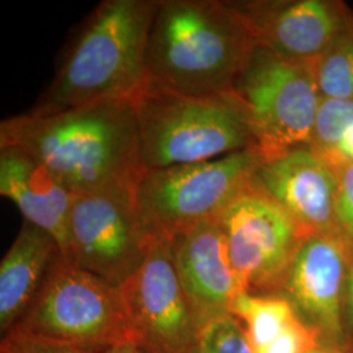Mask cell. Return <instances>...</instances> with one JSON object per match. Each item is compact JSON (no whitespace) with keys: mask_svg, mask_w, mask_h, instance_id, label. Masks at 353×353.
I'll use <instances>...</instances> for the list:
<instances>
[{"mask_svg":"<svg viewBox=\"0 0 353 353\" xmlns=\"http://www.w3.org/2000/svg\"><path fill=\"white\" fill-rule=\"evenodd\" d=\"M190 353H254V350L240 321L228 314L201 330Z\"/></svg>","mask_w":353,"mask_h":353,"instance_id":"ffe728a7","label":"cell"},{"mask_svg":"<svg viewBox=\"0 0 353 353\" xmlns=\"http://www.w3.org/2000/svg\"><path fill=\"white\" fill-rule=\"evenodd\" d=\"M338 194L335 203V230L353 248V164L338 170Z\"/></svg>","mask_w":353,"mask_h":353,"instance_id":"7402d4cb","label":"cell"},{"mask_svg":"<svg viewBox=\"0 0 353 353\" xmlns=\"http://www.w3.org/2000/svg\"><path fill=\"white\" fill-rule=\"evenodd\" d=\"M230 314L240 321L254 351L274 341L297 316L283 296L250 292L241 293L232 305Z\"/></svg>","mask_w":353,"mask_h":353,"instance_id":"e0dca14e","label":"cell"},{"mask_svg":"<svg viewBox=\"0 0 353 353\" xmlns=\"http://www.w3.org/2000/svg\"><path fill=\"white\" fill-rule=\"evenodd\" d=\"M135 343L154 353H190L199 328L181 287L170 241L154 237L139 270L119 287Z\"/></svg>","mask_w":353,"mask_h":353,"instance_id":"30bf717a","label":"cell"},{"mask_svg":"<svg viewBox=\"0 0 353 353\" xmlns=\"http://www.w3.org/2000/svg\"><path fill=\"white\" fill-rule=\"evenodd\" d=\"M322 344L319 335L296 316L280 335L254 353H306Z\"/></svg>","mask_w":353,"mask_h":353,"instance_id":"44dd1931","label":"cell"},{"mask_svg":"<svg viewBox=\"0 0 353 353\" xmlns=\"http://www.w3.org/2000/svg\"><path fill=\"white\" fill-rule=\"evenodd\" d=\"M261 157L255 150L234 152L196 164L145 170L134 192L140 219L152 237L217 220L228 205L250 189Z\"/></svg>","mask_w":353,"mask_h":353,"instance_id":"8992f818","label":"cell"},{"mask_svg":"<svg viewBox=\"0 0 353 353\" xmlns=\"http://www.w3.org/2000/svg\"><path fill=\"white\" fill-rule=\"evenodd\" d=\"M217 221L245 290L279 293L294 252L309 236L256 182L230 203Z\"/></svg>","mask_w":353,"mask_h":353,"instance_id":"9c48e42d","label":"cell"},{"mask_svg":"<svg viewBox=\"0 0 353 353\" xmlns=\"http://www.w3.org/2000/svg\"><path fill=\"white\" fill-rule=\"evenodd\" d=\"M255 182L306 236L335 230L338 174L310 147L261 161Z\"/></svg>","mask_w":353,"mask_h":353,"instance_id":"5bb4252c","label":"cell"},{"mask_svg":"<svg viewBox=\"0 0 353 353\" xmlns=\"http://www.w3.org/2000/svg\"><path fill=\"white\" fill-rule=\"evenodd\" d=\"M0 353H87L75 348L57 344L17 332H10L3 336Z\"/></svg>","mask_w":353,"mask_h":353,"instance_id":"603a6c76","label":"cell"},{"mask_svg":"<svg viewBox=\"0 0 353 353\" xmlns=\"http://www.w3.org/2000/svg\"><path fill=\"white\" fill-rule=\"evenodd\" d=\"M154 8L156 0L102 1L29 112L58 113L108 100H132L147 83V46Z\"/></svg>","mask_w":353,"mask_h":353,"instance_id":"3957f363","label":"cell"},{"mask_svg":"<svg viewBox=\"0 0 353 353\" xmlns=\"http://www.w3.org/2000/svg\"><path fill=\"white\" fill-rule=\"evenodd\" d=\"M103 353H154L141 347L139 344H135V343H126V344H121V345H117L114 348H110L109 351Z\"/></svg>","mask_w":353,"mask_h":353,"instance_id":"484cf974","label":"cell"},{"mask_svg":"<svg viewBox=\"0 0 353 353\" xmlns=\"http://www.w3.org/2000/svg\"><path fill=\"white\" fill-rule=\"evenodd\" d=\"M0 145L30 153L74 194L135 186L145 172L135 108L128 99L4 119Z\"/></svg>","mask_w":353,"mask_h":353,"instance_id":"6da1fadb","label":"cell"},{"mask_svg":"<svg viewBox=\"0 0 353 353\" xmlns=\"http://www.w3.org/2000/svg\"><path fill=\"white\" fill-rule=\"evenodd\" d=\"M306 353H344L343 350L335 348V347H330V345H325V344H319L316 348L307 351Z\"/></svg>","mask_w":353,"mask_h":353,"instance_id":"4316f807","label":"cell"},{"mask_svg":"<svg viewBox=\"0 0 353 353\" xmlns=\"http://www.w3.org/2000/svg\"><path fill=\"white\" fill-rule=\"evenodd\" d=\"M252 29L256 45L283 57L316 62L353 23L336 0L230 1Z\"/></svg>","mask_w":353,"mask_h":353,"instance_id":"7c38bea8","label":"cell"},{"mask_svg":"<svg viewBox=\"0 0 353 353\" xmlns=\"http://www.w3.org/2000/svg\"><path fill=\"white\" fill-rule=\"evenodd\" d=\"M62 255L55 239L24 221L0 263V331L6 336L26 316Z\"/></svg>","mask_w":353,"mask_h":353,"instance_id":"2e32d148","label":"cell"},{"mask_svg":"<svg viewBox=\"0 0 353 353\" xmlns=\"http://www.w3.org/2000/svg\"><path fill=\"white\" fill-rule=\"evenodd\" d=\"M325 160L335 170L343 165L353 164V126L343 135L339 144Z\"/></svg>","mask_w":353,"mask_h":353,"instance_id":"cb8c5ba5","label":"cell"},{"mask_svg":"<svg viewBox=\"0 0 353 353\" xmlns=\"http://www.w3.org/2000/svg\"><path fill=\"white\" fill-rule=\"evenodd\" d=\"M313 68L321 97L353 99V23Z\"/></svg>","mask_w":353,"mask_h":353,"instance_id":"ac0fdd59","label":"cell"},{"mask_svg":"<svg viewBox=\"0 0 353 353\" xmlns=\"http://www.w3.org/2000/svg\"><path fill=\"white\" fill-rule=\"evenodd\" d=\"M352 248L336 230L306 237L294 252L279 293L322 344L344 351V288Z\"/></svg>","mask_w":353,"mask_h":353,"instance_id":"8fae6325","label":"cell"},{"mask_svg":"<svg viewBox=\"0 0 353 353\" xmlns=\"http://www.w3.org/2000/svg\"><path fill=\"white\" fill-rule=\"evenodd\" d=\"M256 48L230 1L156 0L147 81L185 96L233 92Z\"/></svg>","mask_w":353,"mask_h":353,"instance_id":"7a4b0ae2","label":"cell"},{"mask_svg":"<svg viewBox=\"0 0 353 353\" xmlns=\"http://www.w3.org/2000/svg\"><path fill=\"white\" fill-rule=\"evenodd\" d=\"M134 188L75 194L68 220L63 256L118 288L139 270L154 239L140 219Z\"/></svg>","mask_w":353,"mask_h":353,"instance_id":"ba28073f","label":"cell"},{"mask_svg":"<svg viewBox=\"0 0 353 353\" xmlns=\"http://www.w3.org/2000/svg\"><path fill=\"white\" fill-rule=\"evenodd\" d=\"M145 170L210 161L255 150L246 106L233 90L185 96L147 81L134 96Z\"/></svg>","mask_w":353,"mask_h":353,"instance_id":"277c9868","label":"cell"},{"mask_svg":"<svg viewBox=\"0 0 353 353\" xmlns=\"http://www.w3.org/2000/svg\"><path fill=\"white\" fill-rule=\"evenodd\" d=\"M234 92L246 106L262 161L309 147L322 99L313 62L290 59L256 45Z\"/></svg>","mask_w":353,"mask_h":353,"instance_id":"52a82bcc","label":"cell"},{"mask_svg":"<svg viewBox=\"0 0 353 353\" xmlns=\"http://www.w3.org/2000/svg\"><path fill=\"white\" fill-rule=\"evenodd\" d=\"M344 316L347 318L353 334V248L351 250V258H350V265H348L347 279H345V288H344Z\"/></svg>","mask_w":353,"mask_h":353,"instance_id":"d4e9b609","label":"cell"},{"mask_svg":"<svg viewBox=\"0 0 353 353\" xmlns=\"http://www.w3.org/2000/svg\"><path fill=\"white\" fill-rule=\"evenodd\" d=\"M11 332L87 353H103L135 343L121 288L80 268L63 254Z\"/></svg>","mask_w":353,"mask_h":353,"instance_id":"5b68a950","label":"cell"},{"mask_svg":"<svg viewBox=\"0 0 353 353\" xmlns=\"http://www.w3.org/2000/svg\"><path fill=\"white\" fill-rule=\"evenodd\" d=\"M353 126V99H321L309 147L323 159Z\"/></svg>","mask_w":353,"mask_h":353,"instance_id":"d6986e66","label":"cell"},{"mask_svg":"<svg viewBox=\"0 0 353 353\" xmlns=\"http://www.w3.org/2000/svg\"><path fill=\"white\" fill-rule=\"evenodd\" d=\"M169 241L176 275L199 331L230 314L232 305L246 290L230 262L219 221H204Z\"/></svg>","mask_w":353,"mask_h":353,"instance_id":"4fadbf2b","label":"cell"},{"mask_svg":"<svg viewBox=\"0 0 353 353\" xmlns=\"http://www.w3.org/2000/svg\"><path fill=\"white\" fill-rule=\"evenodd\" d=\"M0 194L14 203L26 223L51 234L65 255L75 194L45 165L16 145H0Z\"/></svg>","mask_w":353,"mask_h":353,"instance_id":"9a60e30c","label":"cell"}]
</instances>
